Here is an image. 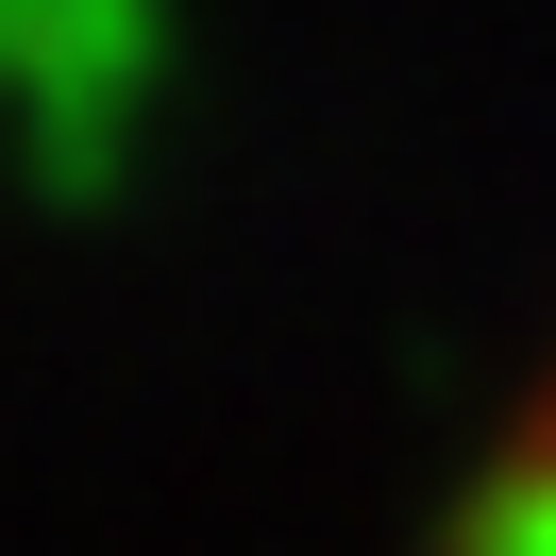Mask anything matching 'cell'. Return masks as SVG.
Returning <instances> with one entry per match:
<instances>
[{"instance_id": "6da1fadb", "label": "cell", "mask_w": 556, "mask_h": 556, "mask_svg": "<svg viewBox=\"0 0 556 556\" xmlns=\"http://www.w3.org/2000/svg\"><path fill=\"white\" fill-rule=\"evenodd\" d=\"M0 68H17V152L0 169L35 203H118L136 186V118L169 68V0H0Z\"/></svg>"}, {"instance_id": "7a4b0ae2", "label": "cell", "mask_w": 556, "mask_h": 556, "mask_svg": "<svg viewBox=\"0 0 556 556\" xmlns=\"http://www.w3.org/2000/svg\"><path fill=\"white\" fill-rule=\"evenodd\" d=\"M455 556H556V472H506L472 522H455Z\"/></svg>"}]
</instances>
